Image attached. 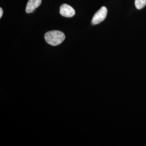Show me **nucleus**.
<instances>
[{"label":"nucleus","mask_w":146,"mask_h":146,"mask_svg":"<svg viewBox=\"0 0 146 146\" xmlns=\"http://www.w3.org/2000/svg\"><path fill=\"white\" fill-rule=\"evenodd\" d=\"M45 40L49 44L56 46L60 44L65 40V34L59 31L53 30L47 32L44 35Z\"/></svg>","instance_id":"obj_1"},{"label":"nucleus","mask_w":146,"mask_h":146,"mask_svg":"<svg viewBox=\"0 0 146 146\" xmlns=\"http://www.w3.org/2000/svg\"><path fill=\"white\" fill-rule=\"evenodd\" d=\"M107 14V8L105 7H102L93 16L91 21L92 25H95L101 23L106 18Z\"/></svg>","instance_id":"obj_2"},{"label":"nucleus","mask_w":146,"mask_h":146,"mask_svg":"<svg viewBox=\"0 0 146 146\" xmlns=\"http://www.w3.org/2000/svg\"><path fill=\"white\" fill-rule=\"evenodd\" d=\"M60 15L67 18H71L74 16L75 11L71 6L67 4H63L60 7Z\"/></svg>","instance_id":"obj_3"},{"label":"nucleus","mask_w":146,"mask_h":146,"mask_svg":"<svg viewBox=\"0 0 146 146\" xmlns=\"http://www.w3.org/2000/svg\"><path fill=\"white\" fill-rule=\"evenodd\" d=\"M42 0H29L27 4L26 12L27 13H31L38 7L42 3Z\"/></svg>","instance_id":"obj_4"},{"label":"nucleus","mask_w":146,"mask_h":146,"mask_svg":"<svg viewBox=\"0 0 146 146\" xmlns=\"http://www.w3.org/2000/svg\"><path fill=\"white\" fill-rule=\"evenodd\" d=\"M135 5L137 9H142L146 5V0H135Z\"/></svg>","instance_id":"obj_5"},{"label":"nucleus","mask_w":146,"mask_h":146,"mask_svg":"<svg viewBox=\"0 0 146 146\" xmlns=\"http://www.w3.org/2000/svg\"><path fill=\"white\" fill-rule=\"evenodd\" d=\"M3 10L2 9L1 7L0 8V18H1L2 16H3Z\"/></svg>","instance_id":"obj_6"}]
</instances>
